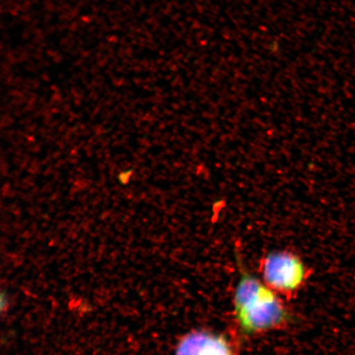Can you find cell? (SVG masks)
Instances as JSON below:
<instances>
[{
  "label": "cell",
  "mask_w": 355,
  "mask_h": 355,
  "mask_svg": "<svg viewBox=\"0 0 355 355\" xmlns=\"http://www.w3.org/2000/svg\"><path fill=\"white\" fill-rule=\"evenodd\" d=\"M175 355H234L223 337L207 331H193L177 346Z\"/></svg>",
  "instance_id": "cell-3"
},
{
  "label": "cell",
  "mask_w": 355,
  "mask_h": 355,
  "mask_svg": "<svg viewBox=\"0 0 355 355\" xmlns=\"http://www.w3.org/2000/svg\"><path fill=\"white\" fill-rule=\"evenodd\" d=\"M239 277L234 292L235 316L248 334L273 329L287 321L288 314L277 293L248 272L237 255Z\"/></svg>",
  "instance_id": "cell-1"
},
{
  "label": "cell",
  "mask_w": 355,
  "mask_h": 355,
  "mask_svg": "<svg viewBox=\"0 0 355 355\" xmlns=\"http://www.w3.org/2000/svg\"><path fill=\"white\" fill-rule=\"evenodd\" d=\"M263 282L275 292L290 295L307 281L309 270L301 257L282 250L269 252L260 261Z\"/></svg>",
  "instance_id": "cell-2"
}]
</instances>
